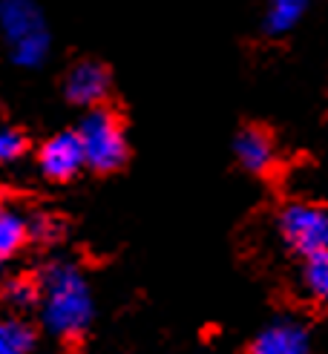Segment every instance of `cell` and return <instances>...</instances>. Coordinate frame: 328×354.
Wrapping results in <instances>:
<instances>
[{"label":"cell","instance_id":"cell-8","mask_svg":"<svg viewBox=\"0 0 328 354\" xmlns=\"http://www.w3.org/2000/svg\"><path fill=\"white\" fill-rule=\"evenodd\" d=\"M233 153L239 158V165L245 167L248 173L265 176L276 167V147L273 138L262 130V127H245L236 141H233Z\"/></svg>","mask_w":328,"mask_h":354},{"label":"cell","instance_id":"cell-2","mask_svg":"<svg viewBox=\"0 0 328 354\" xmlns=\"http://www.w3.org/2000/svg\"><path fill=\"white\" fill-rule=\"evenodd\" d=\"M0 32L9 44L12 64L35 69L46 61L49 32L35 0H0Z\"/></svg>","mask_w":328,"mask_h":354},{"label":"cell","instance_id":"cell-4","mask_svg":"<svg viewBox=\"0 0 328 354\" xmlns=\"http://www.w3.org/2000/svg\"><path fill=\"white\" fill-rule=\"evenodd\" d=\"M282 242L305 259L328 254V207L311 202H291L276 219Z\"/></svg>","mask_w":328,"mask_h":354},{"label":"cell","instance_id":"cell-15","mask_svg":"<svg viewBox=\"0 0 328 354\" xmlns=\"http://www.w3.org/2000/svg\"><path fill=\"white\" fill-rule=\"evenodd\" d=\"M61 234V222L49 214H29V239L35 242H52Z\"/></svg>","mask_w":328,"mask_h":354},{"label":"cell","instance_id":"cell-14","mask_svg":"<svg viewBox=\"0 0 328 354\" xmlns=\"http://www.w3.org/2000/svg\"><path fill=\"white\" fill-rule=\"evenodd\" d=\"M23 153H26V138L17 130L3 127V124H0V165L17 162Z\"/></svg>","mask_w":328,"mask_h":354},{"label":"cell","instance_id":"cell-13","mask_svg":"<svg viewBox=\"0 0 328 354\" xmlns=\"http://www.w3.org/2000/svg\"><path fill=\"white\" fill-rule=\"evenodd\" d=\"M3 297H6V303L12 308L23 311V308H32L41 299V286L38 282H32V279H12V282H6Z\"/></svg>","mask_w":328,"mask_h":354},{"label":"cell","instance_id":"cell-10","mask_svg":"<svg viewBox=\"0 0 328 354\" xmlns=\"http://www.w3.org/2000/svg\"><path fill=\"white\" fill-rule=\"evenodd\" d=\"M308 9V0H268L265 12V32L268 35H285L302 21Z\"/></svg>","mask_w":328,"mask_h":354},{"label":"cell","instance_id":"cell-5","mask_svg":"<svg viewBox=\"0 0 328 354\" xmlns=\"http://www.w3.org/2000/svg\"><path fill=\"white\" fill-rule=\"evenodd\" d=\"M86 165L78 133H58L52 136L38 153V167L49 182H69Z\"/></svg>","mask_w":328,"mask_h":354},{"label":"cell","instance_id":"cell-9","mask_svg":"<svg viewBox=\"0 0 328 354\" xmlns=\"http://www.w3.org/2000/svg\"><path fill=\"white\" fill-rule=\"evenodd\" d=\"M29 242V216L0 199V262L12 259Z\"/></svg>","mask_w":328,"mask_h":354},{"label":"cell","instance_id":"cell-3","mask_svg":"<svg viewBox=\"0 0 328 354\" xmlns=\"http://www.w3.org/2000/svg\"><path fill=\"white\" fill-rule=\"evenodd\" d=\"M78 138L86 156V167L95 173H113L127 162L124 124L110 107H93L78 124Z\"/></svg>","mask_w":328,"mask_h":354},{"label":"cell","instance_id":"cell-6","mask_svg":"<svg viewBox=\"0 0 328 354\" xmlns=\"http://www.w3.org/2000/svg\"><path fill=\"white\" fill-rule=\"evenodd\" d=\"M248 354H311V337L297 320H273L253 337Z\"/></svg>","mask_w":328,"mask_h":354},{"label":"cell","instance_id":"cell-11","mask_svg":"<svg viewBox=\"0 0 328 354\" xmlns=\"http://www.w3.org/2000/svg\"><path fill=\"white\" fill-rule=\"evenodd\" d=\"M35 348V328L26 320H0V354H29Z\"/></svg>","mask_w":328,"mask_h":354},{"label":"cell","instance_id":"cell-7","mask_svg":"<svg viewBox=\"0 0 328 354\" xmlns=\"http://www.w3.org/2000/svg\"><path fill=\"white\" fill-rule=\"evenodd\" d=\"M66 98L78 107H98L110 93V73L98 61H81L66 75Z\"/></svg>","mask_w":328,"mask_h":354},{"label":"cell","instance_id":"cell-12","mask_svg":"<svg viewBox=\"0 0 328 354\" xmlns=\"http://www.w3.org/2000/svg\"><path fill=\"white\" fill-rule=\"evenodd\" d=\"M302 286L314 303L328 306V254H317V257L305 259Z\"/></svg>","mask_w":328,"mask_h":354},{"label":"cell","instance_id":"cell-1","mask_svg":"<svg viewBox=\"0 0 328 354\" xmlns=\"http://www.w3.org/2000/svg\"><path fill=\"white\" fill-rule=\"evenodd\" d=\"M41 320L49 334L61 340H75L90 328L95 303L90 282L73 262H49L41 271Z\"/></svg>","mask_w":328,"mask_h":354}]
</instances>
